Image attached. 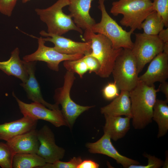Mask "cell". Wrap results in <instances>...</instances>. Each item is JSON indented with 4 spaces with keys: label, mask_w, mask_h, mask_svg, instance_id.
Wrapping results in <instances>:
<instances>
[{
    "label": "cell",
    "mask_w": 168,
    "mask_h": 168,
    "mask_svg": "<svg viewBox=\"0 0 168 168\" xmlns=\"http://www.w3.org/2000/svg\"><path fill=\"white\" fill-rule=\"evenodd\" d=\"M23 3H26L29 1L30 0H21Z\"/></svg>",
    "instance_id": "d590c367"
},
{
    "label": "cell",
    "mask_w": 168,
    "mask_h": 168,
    "mask_svg": "<svg viewBox=\"0 0 168 168\" xmlns=\"http://www.w3.org/2000/svg\"><path fill=\"white\" fill-rule=\"evenodd\" d=\"M99 164L91 160H86L82 161L78 165L77 168H98Z\"/></svg>",
    "instance_id": "d6a6232c"
},
{
    "label": "cell",
    "mask_w": 168,
    "mask_h": 168,
    "mask_svg": "<svg viewBox=\"0 0 168 168\" xmlns=\"http://www.w3.org/2000/svg\"><path fill=\"white\" fill-rule=\"evenodd\" d=\"M105 0H98V7L101 12L100 22L96 23L92 27L93 32L101 34L108 38L115 49H131L133 43L131 35L133 31L124 30L108 14L104 4Z\"/></svg>",
    "instance_id": "5b68a950"
},
{
    "label": "cell",
    "mask_w": 168,
    "mask_h": 168,
    "mask_svg": "<svg viewBox=\"0 0 168 168\" xmlns=\"http://www.w3.org/2000/svg\"><path fill=\"white\" fill-rule=\"evenodd\" d=\"M104 116L105 121L103 127L104 133L115 141L124 137L130 129L131 118L126 116Z\"/></svg>",
    "instance_id": "d6986e66"
},
{
    "label": "cell",
    "mask_w": 168,
    "mask_h": 168,
    "mask_svg": "<svg viewBox=\"0 0 168 168\" xmlns=\"http://www.w3.org/2000/svg\"><path fill=\"white\" fill-rule=\"evenodd\" d=\"M17 0H0V12L10 17L16 4Z\"/></svg>",
    "instance_id": "1f68e13d"
},
{
    "label": "cell",
    "mask_w": 168,
    "mask_h": 168,
    "mask_svg": "<svg viewBox=\"0 0 168 168\" xmlns=\"http://www.w3.org/2000/svg\"><path fill=\"white\" fill-rule=\"evenodd\" d=\"M69 4V0H58L46 8L35 9L40 20L46 25L47 32L62 35L73 30L83 33L82 30L76 25L70 16L63 11V8Z\"/></svg>",
    "instance_id": "277c9868"
},
{
    "label": "cell",
    "mask_w": 168,
    "mask_h": 168,
    "mask_svg": "<svg viewBox=\"0 0 168 168\" xmlns=\"http://www.w3.org/2000/svg\"><path fill=\"white\" fill-rule=\"evenodd\" d=\"M35 38L38 39V48L33 53L26 55L23 57V60L25 61L44 62L47 63L50 69L58 72L59 70V65L61 62L78 59L84 55L81 54L68 55L60 53L53 47L46 46L45 45V42L42 36Z\"/></svg>",
    "instance_id": "30bf717a"
},
{
    "label": "cell",
    "mask_w": 168,
    "mask_h": 168,
    "mask_svg": "<svg viewBox=\"0 0 168 168\" xmlns=\"http://www.w3.org/2000/svg\"><path fill=\"white\" fill-rule=\"evenodd\" d=\"M119 90L118 86L114 82L108 83L102 91L104 98L107 100H111L119 95Z\"/></svg>",
    "instance_id": "f546056e"
},
{
    "label": "cell",
    "mask_w": 168,
    "mask_h": 168,
    "mask_svg": "<svg viewBox=\"0 0 168 168\" xmlns=\"http://www.w3.org/2000/svg\"><path fill=\"white\" fill-rule=\"evenodd\" d=\"M164 26L162 19L155 11L147 16L141 25L143 33L150 35H158Z\"/></svg>",
    "instance_id": "cb8c5ba5"
},
{
    "label": "cell",
    "mask_w": 168,
    "mask_h": 168,
    "mask_svg": "<svg viewBox=\"0 0 168 168\" xmlns=\"http://www.w3.org/2000/svg\"></svg>",
    "instance_id": "8d00e7d4"
},
{
    "label": "cell",
    "mask_w": 168,
    "mask_h": 168,
    "mask_svg": "<svg viewBox=\"0 0 168 168\" xmlns=\"http://www.w3.org/2000/svg\"><path fill=\"white\" fill-rule=\"evenodd\" d=\"M152 9L162 19L165 26H168V0H153Z\"/></svg>",
    "instance_id": "4316f807"
},
{
    "label": "cell",
    "mask_w": 168,
    "mask_h": 168,
    "mask_svg": "<svg viewBox=\"0 0 168 168\" xmlns=\"http://www.w3.org/2000/svg\"><path fill=\"white\" fill-rule=\"evenodd\" d=\"M168 101L156 99L153 108L152 119L158 126L157 137H162L168 131Z\"/></svg>",
    "instance_id": "7402d4cb"
},
{
    "label": "cell",
    "mask_w": 168,
    "mask_h": 168,
    "mask_svg": "<svg viewBox=\"0 0 168 168\" xmlns=\"http://www.w3.org/2000/svg\"><path fill=\"white\" fill-rule=\"evenodd\" d=\"M135 40L131 49L136 61L138 74L145 65L157 55L163 52L164 43L158 35L135 34Z\"/></svg>",
    "instance_id": "ba28073f"
},
{
    "label": "cell",
    "mask_w": 168,
    "mask_h": 168,
    "mask_svg": "<svg viewBox=\"0 0 168 168\" xmlns=\"http://www.w3.org/2000/svg\"><path fill=\"white\" fill-rule=\"evenodd\" d=\"M23 61L28 77L26 82H22L20 85L26 92L28 99L33 102L40 103L50 109H60L59 105L56 103L53 104L49 103L43 97L40 85L35 75L36 62H27L24 60Z\"/></svg>",
    "instance_id": "9a60e30c"
},
{
    "label": "cell",
    "mask_w": 168,
    "mask_h": 168,
    "mask_svg": "<svg viewBox=\"0 0 168 168\" xmlns=\"http://www.w3.org/2000/svg\"><path fill=\"white\" fill-rule=\"evenodd\" d=\"M14 154L6 143L0 142V166L2 168H12Z\"/></svg>",
    "instance_id": "484cf974"
},
{
    "label": "cell",
    "mask_w": 168,
    "mask_h": 168,
    "mask_svg": "<svg viewBox=\"0 0 168 168\" xmlns=\"http://www.w3.org/2000/svg\"><path fill=\"white\" fill-rule=\"evenodd\" d=\"M83 39L85 41H91L90 54L100 63V68L97 75L103 78L109 77L112 73L115 60L123 48H115L106 37L92 31H85Z\"/></svg>",
    "instance_id": "7a4b0ae2"
},
{
    "label": "cell",
    "mask_w": 168,
    "mask_h": 168,
    "mask_svg": "<svg viewBox=\"0 0 168 168\" xmlns=\"http://www.w3.org/2000/svg\"><path fill=\"white\" fill-rule=\"evenodd\" d=\"M82 161L80 156L74 157L67 162L58 160L52 163H46L41 168H77Z\"/></svg>",
    "instance_id": "83f0119b"
},
{
    "label": "cell",
    "mask_w": 168,
    "mask_h": 168,
    "mask_svg": "<svg viewBox=\"0 0 168 168\" xmlns=\"http://www.w3.org/2000/svg\"><path fill=\"white\" fill-rule=\"evenodd\" d=\"M83 58L87 65L90 73H95L96 75L99 72L100 65L98 60L88 53L83 56Z\"/></svg>",
    "instance_id": "4dcf8cb0"
},
{
    "label": "cell",
    "mask_w": 168,
    "mask_h": 168,
    "mask_svg": "<svg viewBox=\"0 0 168 168\" xmlns=\"http://www.w3.org/2000/svg\"><path fill=\"white\" fill-rule=\"evenodd\" d=\"M46 162L36 153H19L14 155L12 168H41Z\"/></svg>",
    "instance_id": "603a6c76"
},
{
    "label": "cell",
    "mask_w": 168,
    "mask_h": 168,
    "mask_svg": "<svg viewBox=\"0 0 168 168\" xmlns=\"http://www.w3.org/2000/svg\"><path fill=\"white\" fill-rule=\"evenodd\" d=\"M12 95L17 102L23 116L35 120H44L50 123L56 127L67 126L66 121L60 109H50L36 102L30 104L26 103L20 100L14 92Z\"/></svg>",
    "instance_id": "9c48e42d"
},
{
    "label": "cell",
    "mask_w": 168,
    "mask_h": 168,
    "mask_svg": "<svg viewBox=\"0 0 168 168\" xmlns=\"http://www.w3.org/2000/svg\"><path fill=\"white\" fill-rule=\"evenodd\" d=\"M159 38L164 44L168 43V28L163 29L158 35Z\"/></svg>",
    "instance_id": "e575fe53"
},
{
    "label": "cell",
    "mask_w": 168,
    "mask_h": 168,
    "mask_svg": "<svg viewBox=\"0 0 168 168\" xmlns=\"http://www.w3.org/2000/svg\"><path fill=\"white\" fill-rule=\"evenodd\" d=\"M143 155L148 159L147 165H133L130 166L128 168H159L163 166L164 162L161 160L147 153H144Z\"/></svg>",
    "instance_id": "f1b7e54d"
},
{
    "label": "cell",
    "mask_w": 168,
    "mask_h": 168,
    "mask_svg": "<svg viewBox=\"0 0 168 168\" xmlns=\"http://www.w3.org/2000/svg\"><path fill=\"white\" fill-rule=\"evenodd\" d=\"M160 83L158 89L165 95L166 100L168 101V82L166 81Z\"/></svg>",
    "instance_id": "836d02e7"
},
{
    "label": "cell",
    "mask_w": 168,
    "mask_h": 168,
    "mask_svg": "<svg viewBox=\"0 0 168 168\" xmlns=\"http://www.w3.org/2000/svg\"><path fill=\"white\" fill-rule=\"evenodd\" d=\"M83 57L76 60H66L63 63V66L67 71L77 73L81 78L88 71Z\"/></svg>",
    "instance_id": "d4e9b609"
},
{
    "label": "cell",
    "mask_w": 168,
    "mask_h": 168,
    "mask_svg": "<svg viewBox=\"0 0 168 168\" xmlns=\"http://www.w3.org/2000/svg\"><path fill=\"white\" fill-rule=\"evenodd\" d=\"M20 50L18 47L11 52L7 60L0 61V70L8 76H12L20 79L23 83L27 81L28 75L23 60L21 59Z\"/></svg>",
    "instance_id": "ffe728a7"
},
{
    "label": "cell",
    "mask_w": 168,
    "mask_h": 168,
    "mask_svg": "<svg viewBox=\"0 0 168 168\" xmlns=\"http://www.w3.org/2000/svg\"><path fill=\"white\" fill-rule=\"evenodd\" d=\"M38 120L23 116L13 121L0 124V140L6 142L14 137L35 129Z\"/></svg>",
    "instance_id": "ac0fdd59"
},
{
    "label": "cell",
    "mask_w": 168,
    "mask_h": 168,
    "mask_svg": "<svg viewBox=\"0 0 168 168\" xmlns=\"http://www.w3.org/2000/svg\"><path fill=\"white\" fill-rule=\"evenodd\" d=\"M101 113L110 116L124 115L131 119V103L129 92L121 91L119 95L108 105L101 107Z\"/></svg>",
    "instance_id": "44dd1931"
},
{
    "label": "cell",
    "mask_w": 168,
    "mask_h": 168,
    "mask_svg": "<svg viewBox=\"0 0 168 168\" xmlns=\"http://www.w3.org/2000/svg\"><path fill=\"white\" fill-rule=\"evenodd\" d=\"M69 14L76 25L85 31L92 30L93 26L96 23L90 14L91 3L93 0H69Z\"/></svg>",
    "instance_id": "2e32d148"
},
{
    "label": "cell",
    "mask_w": 168,
    "mask_h": 168,
    "mask_svg": "<svg viewBox=\"0 0 168 168\" xmlns=\"http://www.w3.org/2000/svg\"><path fill=\"white\" fill-rule=\"evenodd\" d=\"M159 91L154 85L149 86L139 80L135 87L129 91L131 119L135 129H143L152 123L153 108Z\"/></svg>",
    "instance_id": "6da1fadb"
},
{
    "label": "cell",
    "mask_w": 168,
    "mask_h": 168,
    "mask_svg": "<svg viewBox=\"0 0 168 168\" xmlns=\"http://www.w3.org/2000/svg\"><path fill=\"white\" fill-rule=\"evenodd\" d=\"M37 135L40 143L37 154L46 163H52L63 158L65 150L56 144L54 135L49 126L45 125L37 130Z\"/></svg>",
    "instance_id": "8fae6325"
},
{
    "label": "cell",
    "mask_w": 168,
    "mask_h": 168,
    "mask_svg": "<svg viewBox=\"0 0 168 168\" xmlns=\"http://www.w3.org/2000/svg\"><path fill=\"white\" fill-rule=\"evenodd\" d=\"M168 78V55L163 52L151 61L146 72L139 77V80L151 86L156 82L166 81Z\"/></svg>",
    "instance_id": "5bb4252c"
},
{
    "label": "cell",
    "mask_w": 168,
    "mask_h": 168,
    "mask_svg": "<svg viewBox=\"0 0 168 168\" xmlns=\"http://www.w3.org/2000/svg\"><path fill=\"white\" fill-rule=\"evenodd\" d=\"M112 73L114 82L121 91L129 92L135 87L139 81L138 73L131 49H123L115 60Z\"/></svg>",
    "instance_id": "8992f818"
},
{
    "label": "cell",
    "mask_w": 168,
    "mask_h": 168,
    "mask_svg": "<svg viewBox=\"0 0 168 168\" xmlns=\"http://www.w3.org/2000/svg\"><path fill=\"white\" fill-rule=\"evenodd\" d=\"M153 0H118L112 3L110 13L114 16L122 14L120 24L134 31L141 30V25L152 11Z\"/></svg>",
    "instance_id": "3957f363"
},
{
    "label": "cell",
    "mask_w": 168,
    "mask_h": 168,
    "mask_svg": "<svg viewBox=\"0 0 168 168\" xmlns=\"http://www.w3.org/2000/svg\"><path fill=\"white\" fill-rule=\"evenodd\" d=\"M45 42H50L54 44V48L58 52L66 54H81L85 55L91 52L90 40L84 42L75 41L62 35L48 33L42 30L40 32Z\"/></svg>",
    "instance_id": "7c38bea8"
},
{
    "label": "cell",
    "mask_w": 168,
    "mask_h": 168,
    "mask_svg": "<svg viewBox=\"0 0 168 168\" xmlns=\"http://www.w3.org/2000/svg\"><path fill=\"white\" fill-rule=\"evenodd\" d=\"M75 79L74 73L67 71L63 86L57 89L54 96L55 103L60 105L61 110L67 126L71 128L78 117L93 106H84L74 102L70 96V91Z\"/></svg>",
    "instance_id": "52a82bcc"
},
{
    "label": "cell",
    "mask_w": 168,
    "mask_h": 168,
    "mask_svg": "<svg viewBox=\"0 0 168 168\" xmlns=\"http://www.w3.org/2000/svg\"><path fill=\"white\" fill-rule=\"evenodd\" d=\"M111 139L108 135L104 133L97 141L87 143L86 146L90 153L106 155L115 160L124 168H128L131 165L140 164L139 161L120 154L112 144Z\"/></svg>",
    "instance_id": "4fadbf2b"
},
{
    "label": "cell",
    "mask_w": 168,
    "mask_h": 168,
    "mask_svg": "<svg viewBox=\"0 0 168 168\" xmlns=\"http://www.w3.org/2000/svg\"><path fill=\"white\" fill-rule=\"evenodd\" d=\"M37 130H32L7 141L6 143L14 154L19 153L37 154L40 143Z\"/></svg>",
    "instance_id": "e0dca14e"
}]
</instances>
